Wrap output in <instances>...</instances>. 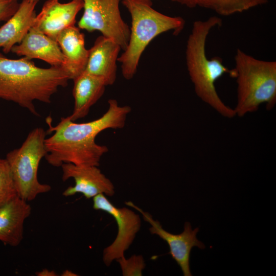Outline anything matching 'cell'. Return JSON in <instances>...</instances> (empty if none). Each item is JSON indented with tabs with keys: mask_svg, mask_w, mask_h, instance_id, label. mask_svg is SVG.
I'll list each match as a JSON object with an SVG mask.
<instances>
[{
	"mask_svg": "<svg viewBox=\"0 0 276 276\" xmlns=\"http://www.w3.org/2000/svg\"><path fill=\"white\" fill-rule=\"evenodd\" d=\"M27 201L17 196L0 208V241L15 247L24 238V223L31 214Z\"/></svg>",
	"mask_w": 276,
	"mask_h": 276,
	"instance_id": "cell-15",
	"label": "cell"
},
{
	"mask_svg": "<svg viewBox=\"0 0 276 276\" xmlns=\"http://www.w3.org/2000/svg\"><path fill=\"white\" fill-rule=\"evenodd\" d=\"M74 107L67 117L76 121L86 117L90 108L101 98L107 86L101 78L83 72L74 80Z\"/></svg>",
	"mask_w": 276,
	"mask_h": 276,
	"instance_id": "cell-17",
	"label": "cell"
},
{
	"mask_svg": "<svg viewBox=\"0 0 276 276\" xmlns=\"http://www.w3.org/2000/svg\"><path fill=\"white\" fill-rule=\"evenodd\" d=\"M125 203L143 215L144 219L151 225L149 231L151 234L158 236L167 243L170 249L169 254L179 266L183 275L191 276L190 268L191 251L194 246L201 249L205 248L204 244L197 238L199 228L192 229L190 223L186 222L183 231L179 234H173L165 230L158 221L154 220L149 213L143 211L132 202L127 201Z\"/></svg>",
	"mask_w": 276,
	"mask_h": 276,
	"instance_id": "cell-9",
	"label": "cell"
},
{
	"mask_svg": "<svg viewBox=\"0 0 276 276\" xmlns=\"http://www.w3.org/2000/svg\"><path fill=\"white\" fill-rule=\"evenodd\" d=\"M60 167L63 181L70 178L75 181L74 186L68 187L63 192L64 196L81 193L86 199H90L100 194L110 197L114 194L113 183L102 173L98 166L64 163Z\"/></svg>",
	"mask_w": 276,
	"mask_h": 276,
	"instance_id": "cell-10",
	"label": "cell"
},
{
	"mask_svg": "<svg viewBox=\"0 0 276 276\" xmlns=\"http://www.w3.org/2000/svg\"><path fill=\"white\" fill-rule=\"evenodd\" d=\"M93 199V208L107 213L115 219L118 233L114 241L103 250V260L109 266L114 260L124 258V252L133 242L141 225L140 216L131 210L119 208L112 204L103 194Z\"/></svg>",
	"mask_w": 276,
	"mask_h": 276,
	"instance_id": "cell-8",
	"label": "cell"
},
{
	"mask_svg": "<svg viewBox=\"0 0 276 276\" xmlns=\"http://www.w3.org/2000/svg\"><path fill=\"white\" fill-rule=\"evenodd\" d=\"M19 0H0V21H6L19 7Z\"/></svg>",
	"mask_w": 276,
	"mask_h": 276,
	"instance_id": "cell-21",
	"label": "cell"
},
{
	"mask_svg": "<svg viewBox=\"0 0 276 276\" xmlns=\"http://www.w3.org/2000/svg\"><path fill=\"white\" fill-rule=\"evenodd\" d=\"M18 196L9 165L6 158H0V208Z\"/></svg>",
	"mask_w": 276,
	"mask_h": 276,
	"instance_id": "cell-19",
	"label": "cell"
},
{
	"mask_svg": "<svg viewBox=\"0 0 276 276\" xmlns=\"http://www.w3.org/2000/svg\"><path fill=\"white\" fill-rule=\"evenodd\" d=\"M46 135L47 132L42 128H34L20 147L10 151L6 156L18 196L27 202L52 189L49 185L40 182L37 177L40 162L47 153Z\"/></svg>",
	"mask_w": 276,
	"mask_h": 276,
	"instance_id": "cell-6",
	"label": "cell"
},
{
	"mask_svg": "<svg viewBox=\"0 0 276 276\" xmlns=\"http://www.w3.org/2000/svg\"><path fill=\"white\" fill-rule=\"evenodd\" d=\"M190 8L201 7L214 11L222 16L242 13L269 0H171Z\"/></svg>",
	"mask_w": 276,
	"mask_h": 276,
	"instance_id": "cell-18",
	"label": "cell"
},
{
	"mask_svg": "<svg viewBox=\"0 0 276 276\" xmlns=\"http://www.w3.org/2000/svg\"><path fill=\"white\" fill-rule=\"evenodd\" d=\"M120 45L109 38L101 35L89 49L84 72L102 79L107 86L114 84L117 77V62Z\"/></svg>",
	"mask_w": 276,
	"mask_h": 276,
	"instance_id": "cell-12",
	"label": "cell"
},
{
	"mask_svg": "<svg viewBox=\"0 0 276 276\" xmlns=\"http://www.w3.org/2000/svg\"><path fill=\"white\" fill-rule=\"evenodd\" d=\"M61 274L63 276H70V275H76L75 273H73L72 271L69 270H66L63 272V273Z\"/></svg>",
	"mask_w": 276,
	"mask_h": 276,
	"instance_id": "cell-23",
	"label": "cell"
},
{
	"mask_svg": "<svg viewBox=\"0 0 276 276\" xmlns=\"http://www.w3.org/2000/svg\"><path fill=\"white\" fill-rule=\"evenodd\" d=\"M83 4V0H72L66 3L47 0L36 15L32 27L56 40L62 30L75 26L76 16Z\"/></svg>",
	"mask_w": 276,
	"mask_h": 276,
	"instance_id": "cell-11",
	"label": "cell"
},
{
	"mask_svg": "<svg viewBox=\"0 0 276 276\" xmlns=\"http://www.w3.org/2000/svg\"><path fill=\"white\" fill-rule=\"evenodd\" d=\"M11 52L30 59L43 60L52 66H61L64 56L56 40L32 27L21 42L13 47Z\"/></svg>",
	"mask_w": 276,
	"mask_h": 276,
	"instance_id": "cell-13",
	"label": "cell"
},
{
	"mask_svg": "<svg viewBox=\"0 0 276 276\" xmlns=\"http://www.w3.org/2000/svg\"><path fill=\"white\" fill-rule=\"evenodd\" d=\"M108 103L107 110L101 117L88 122L78 123L65 117L53 126L51 118H47L49 129L47 133L53 134L45 139L47 162L55 167L64 163L99 167L102 156L108 149L98 144L96 136L107 129L123 128L131 111L130 106H120L115 99L109 100Z\"/></svg>",
	"mask_w": 276,
	"mask_h": 276,
	"instance_id": "cell-1",
	"label": "cell"
},
{
	"mask_svg": "<svg viewBox=\"0 0 276 276\" xmlns=\"http://www.w3.org/2000/svg\"><path fill=\"white\" fill-rule=\"evenodd\" d=\"M69 77L61 66L42 68L31 59L8 58L0 52V99L14 102L39 116L34 102L50 103L60 87L68 85Z\"/></svg>",
	"mask_w": 276,
	"mask_h": 276,
	"instance_id": "cell-2",
	"label": "cell"
},
{
	"mask_svg": "<svg viewBox=\"0 0 276 276\" xmlns=\"http://www.w3.org/2000/svg\"><path fill=\"white\" fill-rule=\"evenodd\" d=\"M222 24L221 18L216 16L203 21H195L187 39L186 60L188 72L198 97L223 117L231 119L236 116L235 111L220 99L215 83L225 74L234 78V70L225 66L220 57L208 58L205 51L206 41L211 30L216 27H221Z\"/></svg>",
	"mask_w": 276,
	"mask_h": 276,
	"instance_id": "cell-3",
	"label": "cell"
},
{
	"mask_svg": "<svg viewBox=\"0 0 276 276\" xmlns=\"http://www.w3.org/2000/svg\"><path fill=\"white\" fill-rule=\"evenodd\" d=\"M122 0H83V13L78 22L80 29L100 32L112 39L123 51L129 39L130 28L121 15Z\"/></svg>",
	"mask_w": 276,
	"mask_h": 276,
	"instance_id": "cell-7",
	"label": "cell"
},
{
	"mask_svg": "<svg viewBox=\"0 0 276 276\" xmlns=\"http://www.w3.org/2000/svg\"><path fill=\"white\" fill-rule=\"evenodd\" d=\"M56 40L64 56L61 67L70 80H74L84 71L88 60L89 50L85 48L84 34L73 26L62 30Z\"/></svg>",
	"mask_w": 276,
	"mask_h": 276,
	"instance_id": "cell-14",
	"label": "cell"
},
{
	"mask_svg": "<svg viewBox=\"0 0 276 276\" xmlns=\"http://www.w3.org/2000/svg\"><path fill=\"white\" fill-rule=\"evenodd\" d=\"M36 274L38 276H56L57 273L53 270H49L47 269H43L40 271L36 272Z\"/></svg>",
	"mask_w": 276,
	"mask_h": 276,
	"instance_id": "cell-22",
	"label": "cell"
},
{
	"mask_svg": "<svg viewBox=\"0 0 276 276\" xmlns=\"http://www.w3.org/2000/svg\"><path fill=\"white\" fill-rule=\"evenodd\" d=\"M234 78L237 82L236 116L242 117L262 104L271 109L276 103V62L257 59L237 49Z\"/></svg>",
	"mask_w": 276,
	"mask_h": 276,
	"instance_id": "cell-5",
	"label": "cell"
},
{
	"mask_svg": "<svg viewBox=\"0 0 276 276\" xmlns=\"http://www.w3.org/2000/svg\"><path fill=\"white\" fill-rule=\"evenodd\" d=\"M117 261L120 265L123 275H142V271L145 267V263L142 256L133 255L128 259L124 257L118 259Z\"/></svg>",
	"mask_w": 276,
	"mask_h": 276,
	"instance_id": "cell-20",
	"label": "cell"
},
{
	"mask_svg": "<svg viewBox=\"0 0 276 276\" xmlns=\"http://www.w3.org/2000/svg\"><path fill=\"white\" fill-rule=\"evenodd\" d=\"M33 1H39V0H33Z\"/></svg>",
	"mask_w": 276,
	"mask_h": 276,
	"instance_id": "cell-24",
	"label": "cell"
},
{
	"mask_svg": "<svg viewBox=\"0 0 276 276\" xmlns=\"http://www.w3.org/2000/svg\"><path fill=\"white\" fill-rule=\"evenodd\" d=\"M38 2L22 0L14 15L0 27V49L4 53L10 52L13 46L19 44L33 26Z\"/></svg>",
	"mask_w": 276,
	"mask_h": 276,
	"instance_id": "cell-16",
	"label": "cell"
},
{
	"mask_svg": "<svg viewBox=\"0 0 276 276\" xmlns=\"http://www.w3.org/2000/svg\"><path fill=\"white\" fill-rule=\"evenodd\" d=\"M131 17V27L128 44L118 62L121 64L123 76L126 80L135 75L144 50L156 36L170 31L178 35L185 26L179 16L163 14L152 7L151 0H122Z\"/></svg>",
	"mask_w": 276,
	"mask_h": 276,
	"instance_id": "cell-4",
	"label": "cell"
}]
</instances>
